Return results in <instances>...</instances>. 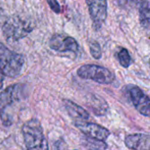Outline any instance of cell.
I'll return each instance as SVG.
<instances>
[{
	"label": "cell",
	"mask_w": 150,
	"mask_h": 150,
	"mask_svg": "<svg viewBox=\"0 0 150 150\" xmlns=\"http://www.w3.org/2000/svg\"><path fill=\"white\" fill-rule=\"evenodd\" d=\"M77 75L83 79L91 80L100 84H111L116 79L115 75L111 70L95 64H86L80 67L77 69Z\"/></svg>",
	"instance_id": "5"
},
{
	"label": "cell",
	"mask_w": 150,
	"mask_h": 150,
	"mask_svg": "<svg viewBox=\"0 0 150 150\" xmlns=\"http://www.w3.org/2000/svg\"><path fill=\"white\" fill-rule=\"evenodd\" d=\"M129 98L135 109L143 116L149 117L150 114V100L148 95L136 85L127 86Z\"/></svg>",
	"instance_id": "8"
},
{
	"label": "cell",
	"mask_w": 150,
	"mask_h": 150,
	"mask_svg": "<svg viewBox=\"0 0 150 150\" xmlns=\"http://www.w3.org/2000/svg\"><path fill=\"white\" fill-rule=\"evenodd\" d=\"M125 144L130 149L149 150L150 149L149 135L143 134L127 135L125 139Z\"/></svg>",
	"instance_id": "11"
},
{
	"label": "cell",
	"mask_w": 150,
	"mask_h": 150,
	"mask_svg": "<svg viewBox=\"0 0 150 150\" xmlns=\"http://www.w3.org/2000/svg\"><path fill=\"white\" fill-rule=\"evenodd\" d=\"M63 104H64L67 112L69 113L70 118L73 120L75 125L79 124L81 122L88 121V120L90 119L89 113L83 107L78 105L77 104H76L69 99H64Z\"/></svg>",
	"instance_id": "10"
},
{
	"label": "cell",
	"mask_w": 150,
	"mask_h": 150,
	"mask_svg": "<svg viewBox=\"0 0 150 150\" xmlns=\"http://www.w3.org/2000/svg\"><path fill=\"white\" fill-rule=\"evenodd\" d=\"M2 30L7 41H17L27 36L33 31V25L31 21L23 17L12 16L6 19Z\"/></svg>",
	"instance_id": "4"
},
{
	"label": "cell",
	"mask_w": 150,
	"mask_h": 150,
	"mask_svg": "<svg viewBox=\"0 0 150 150\" xmlns=\"http://www.w3.org/2000/svg\"><path fill=\"white\" fill-rule=\"evenodd\" d=\"M75 126L88 138H91L97 141L105 142L110 135V131L108 129L96 123L84 121Z\"/></svg>",
	"instance_id": "9"
},
{
	"label": "cell",
	"mask_w": 150,
	"mask_h": 150,
	"mask_svg": "<svg viewBox=\"0 0 150 150\" xmlns=\"http://www.w3.org/2000/svg\"><path fill=\"white\" fill-rule=\"evenodd\" d=\"M139 15L142 25L145 29L149 30L150 25V8L149 0H142L140 3Z\"/></svg>",
	"instance_id": "13"
},
{
	"label": "cell",
	"mask_w": 150,
	"mask_h": 150,
	"mask_svg": "<svg viewBox=\"0 0 150 150\" xmlns=\"http://www.w3.org/2000/svg\"><path fill=\"white\" fill-rule=\"evenodd\" d=\"M92 26L96 31L102 28L107 18L106 0H86Z\"/></svg>",
	"instance_id": "6"
},
{
	"label": "cell",
	"mask_w": 150,
	"mask_h": 150,
	"mask_svg": "<svg viewBox=\"0 0 150 150\" xmlns=\"http://www.w3.org/2000/svg\"><path fill=\"white\" fill-rule=\"evenodd\" d=\"M3 84H4V76L3 74L0 72V89L3 87Z\"/></svg>",
	"instance_id": "18"
},
{
	"label": "cell",
	"mask_w": 150,
	"mask_h": 150,
	"mask_svg": "<svg viewBox=\"0 0 150 150\" xmlns=\"http://www.w3.org/2000/svg\"><path fill=\"white\" fill-rule=\"evenodd\" d=\"M25 63L22 54L13 52L0 42V72L8 77H17L20 75Z\"/></svg>",
	"instance_id": "3"
},
{
	"label": "cell",
	"mask_w": 150,
	"mask_h": 150,
	"mask_svg": "<svg viewBox=\"0 0 150 150\" xmlns=\"http://www.w3.org/2000/svg\"><path fill=\"white\" fill-rule=\"evenodd\" d=\"M129 4H140L142 0H126Z\"/></svg>",
	"instance_id": "17"
},
{
	"label": "cell",
	"mask_w": 150,
	"mask_h": 150,
	"mask_svg": "<svg viewBox=\"0 0 150 150\" xmlns=\"http://www.w3.org/2000/svg\"><path fill=\"white\" fill-rule=\"evenodd\" d=\"M49 47L51 49L60 53L69 52L76 54L79 51V46L76 39L63 33H55L52 35L49 40Z\"/></svg>",
	"instance_id": "7"
},
{
	"label": "cell",
	"mask_w": 150,
	"mask_h": 150,
	"mask_svg": "<svg viewBox=\"0 0 150 150\" xmlns=\"http://www.w3.org/2000/svg\"><path fill=\"white\" fill-rule=\"evenodd\" d=\"M22 134L27 149H48V144L44 135L40 122L33 119L22 127Z\"/></svg>",
	"instance_id": "2"
},
{
	"label": "cell",
	"mask_w": 150,
	"mask_h": 150,
	"mask_svg": "<svg viewBox=\"0 0 150 150\" xmlns=\"http://www.w3.org/2000/svg\"><path fill=\"white\" fill-rule=\"evenodd\" d=\"M25 87L24 84L16 83L6 88L0 95V117L3 124L9 127L12 124V120L9 115L11 106L24 98Z\"/></svg>",
	"instance_id": "1"
},
{
	"label": "cell",
	"mask_w": 150,
	"mask_h": 150,
	"mask_svg": "<svg viewBox=\"0 0 150 150\" xmlns=\"http://www.w3.org/2000/svg\"><path fill=\"white\" fill-rule=\"evenodd\" d=\"M48 5L52 9V11L55 13H60L61 12V6L58 3L57 0H47Z\"/></svg>",
	"instance_id": "16"
},
{
	"label": "cell",
	"mask_w": 150,
	"mask_h": 150,
	"mask_svg": "<svg viewBox=\"0 0 150 150\" xmlns=\"http://www.w3.org/2000/svg\"><path fill=\"white\" fill-rule=\"evenodd\" d=\"M86 105L97 116H105L109 110V105L102 98L95 94L91 95L88 98Z\"/></svg>",
	"instance_id": "12"
},
{
	"label": "cell",
	"mask_w": 150,
	"mask_h": 150,
	"mask_svg": "<svg viewBox=\"0 0 150 150\" xmlns=\"http://www.w3.org/2000/svg\"><path fill=\"white\" fill-rule=\"evenodd\" d=\"M89 47L91 54L94 59L99 60L102 57V50L99 43L94 40H89Z\"/></svg>",
	"instance_id": "15"
},
{
	"label": "cell",
	"mask_w": 150,
	"mask_h": 150,
	"mask_svg": "<svg viewBox=\"0 0 150 150\" xmlns=\"http://www.w3.org/2000/svg\"><path fill=\"white\" fill-rule=\"evenodd\" d=\"M117 57L119 60L120 64L123 67V68H128L131 63H132V58L131 55L128 52V50L127 48L121 47L118 54H117Z\"/></svg>",
	"instance_id": "14"
}]
</instances>
